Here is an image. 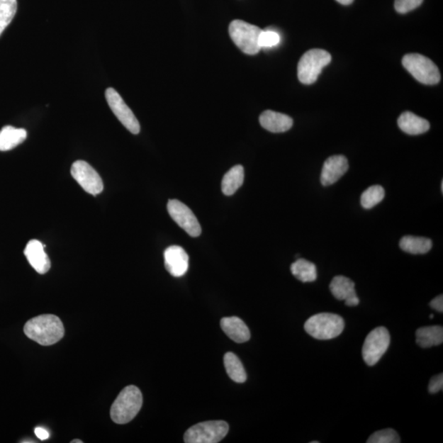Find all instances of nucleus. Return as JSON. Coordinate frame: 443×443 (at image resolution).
<instances>
[{"instance_id": "nucleus-34", "label": "nucleus", "mask_w": 443, "mask_h": 443, "mask_svg": "<svg viewBox=\"0 0 443 443\" xmlns=\"http://www.w3.org/2000/svg\"><path fill=\"white\" fill-rule=\"evenodd\" d=\"M337 1L338 3H340L343 5H349L352 4V2L354 1V0H337Z\"/></svg>"}, {"instance_id": "nucleus-11", "label": "nucleus", "mask_w": 443, "mask_h": 443, "mask_svg": "<svg viewBox=\"0 0 443 443\" xmlns=\"http://www.w3.org/2000/svg\"><path fill=\"white\" fill-rule=\"evenodd\" d=\"M168 212L172 218L191 237H199L201 227L196 215L184 203L177 200L169 201Z\"/></svg>"}, {"instance_id": "nucleus-4", "label": "nucleus", "mask_w": 443, "mask_h": 443, "mask_svg": "<svg viewBox=\"0 0 443 443\" xmlns=\"http://www.w3.org/2000/svg\"><path fill=\"white\" fill-rule=\"evenodd\" d=\"M331 60V55L325 50L313 49L307 51L301 57L297 67L299 81L305 85L313 84L317 81L323 69L330 65Z\"/></svg>"}, {"instance_id": "nucleus-30", "label": "nucleus", "mask_w": 443, "mask_h": 443, "mask_svg": "<svg viewBox=\"0 0 443 443\" xmlns=\"http://www.w3.org/2000/svg\"><path fill=\"white\" fill-rule=\"evenodd\" d=\"M443 389V375L440 374L432 377L429 384V392L434 394L440 392Z\"/></svg>"}, {"instance_id": "nucleus-24", "label": "nucleus", "mask_w": 443, "mask_h": 443, "mask_svg": "<svg viewBox=\"0 0 443 443\" xmlns=\"http://www.w3.org/2000/svg\"><path fill=\"white\" fill-rule=\"evenodd\" d=\"M291 274L302 283H312L317 279V269L313 264L305 259H297L291 266Z\"/></svg>"}, {"instance_id": "nucleus-3", "label": "nucleus", "mask_w": 443, "mask_h": 443, "mask_svg": "<svg viewBox=\"0 0 443 443\" xmlns=\"http://www.w3.org/2000/svg\"><path fill=\"white\" fill-rule=\"evenodd\" d=\"M345 322L340 315L321 313L305 322V330L318 340H330L342 335Z\"/></svg>"}, {"instance_id": "nucleus-8", "label": "nucleus", "mask_w": 443, "mask_h": 443, "mask_svg": "<svg viewBox=\"0 0 443 443\" xmlns=\"http://www.w3.org/2000/svg\"><path fill=\"white\" fill-rule=\"evenodd\" d=\"M391 337L387 328L378 327L370 332L364 340L362 356L369 366L376 364L388 351Z\"/></svg>"}, {"instance_id": "nucleus-13", "label": "nucleus", "mask_w": 443, "mask_h": 443, "mask_svg": "<svg viewBox=\"0 0 443 443\" xmlns=\"http://www.w3.org/2000/svg\"><path fill=\"white\" fill-rule=\"evenodd\" d=\"M349 169L348 160L344 155H332L323 166L320 181L324 186H331L341 179Z\"/></svg>"}, {"instance_id": "nucleus-20", "label": "nucleus", "mask_w": 443, "mask_h": 443, "mask_svg": "<svg viewBox=\"0 0 443 443\" xmlns=\"http://www.w3.org/2000/svg\"><path fill=\"white\" fill-rule=\"evenodd\" d=\"M399 246L405 252L424 254L430 251L432 242L430 238L408 235L400 239Z\"/></svg>"}, {"instance_id": "nucleus-5", "label": "nucleus", "mask_w": 443, "mask_h": 443, "mask_svg": "<svg viewBox=\"0 0 443 443\" xmlns=\"http://www.w3.org/2000/svg\"><path fill=\"white\" fill-rule=\"evenodd\" d=\"M262 30L257 26L244 22L242 20L232 21L229 26V34L238 48L243 53L254 55L259 53L260 48L259 39Z\"/></svg>"}, {"instance_id": "nucleus-38", "label": "nucleus", "mask_w": 443, "mask_h": 443, "mask_svg": "<svg viewBox=\"0 0 443 443\" xmlns=\"http://www.w3.org/2000/svg\"><path fill=\"white\" fill-rule=\"evenodd\" d=\"M311 443H319V442L315 441V442H311Z\"/></svg>"}, {"instance_id": "nucleus-35", "label": "nucleus", "mask_w": 443, "mask_h": 443, "mask_svg": "<svg viewBox=\"0 0 443 443\" xmlns=\"http://www.w3.org/2000/svg\"><path fill=\"white\" fill-rule=\"evenodd\" d=\"M72 443H82L83 442L82 440L79 439H75L74 441L71 442Z\"/></svg>"}, {"instance_id": "nucleus-16", "label": "nucleus", "mask_w": 443, "mask_h": 443, "mask_svg": "<svg viewBox=\"0 0 443 443\" xmlns=\"http://www.w3.org/2000/svg\"><path fill=\"white\" fill-rule=\"evenodd\" d=\"M222 330L227 336L237 343L248 342L251 338V332L245 323L240 318L225 317L221 320Z\"/></svg>"}, {"instance_id": "nucleus-27", "label": "nucleus", "mask_w": 443, "mask_h": 443, "mask_svg": "<svg viewBox=\"0 0 443 443\" xmlns=\"http://www.w3.org/2000/svg\"><path fill=\"white\" fill-rule=\"evenodd\" d=\"M368 443H400V437L393 429H386L374 432L369 437Z\"/></svg>"}, {"instance_id": "nucleus-1", "label": "nucleus", "mask_w": 443, "mask_h": 443, "mask_svg": "<svg viewBox=\"0 0 443 443\" xmlns=\"http://www.w3.org/2000/svg\"><path fill=\"white\" fill-rule=\"evenodd\" d=\"M26 336L43 346H51L65 336V327L58 316L41 315L27 322L24 326Z\"/></svg>"}, {"instance_id": "nucleus-26", "label": "nucleus", "mask_w": 443, "mask_h": 443, "mask_svg": "<svg viewBox=\"0 0 443 443\" xmlns=\"http://www.w3.org/2000/svg\"><path fill=\"white\" fill-rule=\"evenodd\" d=\"M384 196L385 191L383 186L378 185L370 186L362 193L361 197V206L366 210H370V208L379 204L383 200Z\"/></svg>"}, {"instance_id": "nucleus-32", "label": "nucleus", "mask_w": 443, "mask_h": 443, "mask_svg": "<svg viewBox=\"0 0 443 443\" xmlns=\"http://www.w3.org/2000/svg\"><path fill=\"white\" fill-rule=\"evenodd\" d=\"M35 434L40 440H46L50 437L49 432L43 428H40V427L35 430Z\"/></svg>"}, {"instance_id": "nucleus-10", "label": "nucleus", "mask_w": 443, "mask_h": 443, "mask_svg": "<svg viewBox=\"0 0 443 443\" xmlns=\"http://www.w3.org/2000/svg\"><path fill=\"white\" fill-rule=\"evenodd\" d=\"M71 174L89 194L96 196L103 191V184L101 176L86 161H76L72 165Z\"/></svg>"}, {"instance_id": "nucleus-7", "label": "nucleus", "mask_w": 443, "mask_h": 443, "mask_svg": "<svg viewBox=\"0 0 443 443\" xmlns=\"http://www.w3.org/2000/svg\"><path fill=\"white\" fill-rule=\"evenodd\" d=\"M229 426L225 421L213 420L197 424L185 432L186 443H217L225 437Z\"/></svg>"}, {"instance_id": "nucleus-29", "label": "nucleus", "mask_w": 443, "mask_h": 443, "mask_svg": "<svg viewBox=\"0 0 443 443\" xmlns=\"http://www.w3.org/2000/svg\"><path fill=\"white\" fill-rule=\"evenodd\" d=\"M424 0H395V9L399 13H406L420 6Z\"/></svg>"}, {"instance_id": "nucleus-23", "label": "nucleus", "mask_w": 443, "mask_h": 443, "mask_svg": "<svg viewBox=\"0 0 443 443\" xmlns=\"http://www.w3.org/2000/svg\"><path fill=\"white\" fill-rule=\"evenodd\" d=\"M224 366L228 376L234 382L242 383L246 382L247 375L243 364L235 354L228 352L223 358Z\"/></svg>"}, {"instance_id": "nucleus-21", "label": "nucleus", "mask_w": 443, "mask_h": 443, "mask_svg": "<svg viewBox=\"0 0 443 443\" xmlns=\"http://www.w3.org/2000/svg\"><path fill=\"white\" fill-rule=\"evenodd\" d=\"M330 288L332 296L338 301H346L357 296L354 281L345 276H336L333 278Z\"/></svg>"}, {"instance_id": "nucleus-31", "label": "nucleus", "mask_w": 443, "mask_h": 443, "mask_svg": "<svg viewBox=\"0 0 443 443\" xmlns=\"http://www.w3.org/2000/svg\"><path fill=\"white\" fill-rule=\"evenodd\" d=\"M430 306L432 309H434L437 312H443V296L442 295L437 296L434 300L430 302Z\"/></svg>"}, {"instance_id": "nucleus-36", "label": "nucleus", "mask_w": 443, "mask_h": 443, "mask_svg": "<svg viewBox=\"0 0 443 443\" xmlns=\"http://www.w3.org/2000/svg\"><path fill=\"white\" fill-rule=\"evenodd\" d=\"M441 189H442V192L443 191V181L442 182Z\"/></svg>"}, {"instance_id": "nucleus-22", "label": "nucleus", "mask_w": 443, "mask_h": 443, "mask_svg": "<svg viewBox=\"0 0 443 443\" xmlns=\"http://www.w3.org/2000/svg\"><path fill=\"white\" fill-rule=\"evenodd\" d=\"M244 168L242 165L234 166L224 175L222 180V191L225 196H232L243 184Z\"/></svg>"}, {"instance_id": "nucleus-12", "label": "nucleus", "mask_w": 443, "mask_h": 443, "mask_svg": "<svg viewBox=\"0 0 443 443\" xmlns=\"http://www.w3.org/2000/svg\"><path fill=\"white\" fill-rule=\"evenodd\" d=\"M164 265L172 276L176 278L181 277L189 268V254L181 247H169L164 252Z\"/></svg>"}, {"instance_id": "nucleus-9", "label": "nucleus", "mask_w": 443, "mask_h": 443, "mask_svg": "<svg viewBox=\"0 0 443 443\" xmlns=\"http://www.w3.org/2000/svg\"><path fill=\"white\" fill-rule=\"evenodd\" d=\"M106 98L108 106L120 123L126 128L130 133L137 135L140 131V126L137 118L121 96L113 88H108L106 91Z\"/></svg>"}, {"instance_id": "nucleus-25", "label": "nucleus", "mask_w": 443, "mask_h": 443, "mask_svg": "<svg viewBox=\"0 0 443 443\" xmlns=\"http://www.w3.org/2000/svg\"><path fill=\"white\" fill-rule=\"evenodd\" d=\"M17 9V0H0V35L11 23Z\"/></svg>"}, {"instance_id": "nucleus-6", "label": "nucleus", "mask_w": 443, "mask_h": 443, "mask_svg": "<svg viewBox=\"0 0 443 443\" xmlns=\"http://www.w3.org/2000/svg\"><path fill=\"white\" fill-rule=\"evenodd\" d=\"M403 65L415 79L425 85H435L441 80L439 69L424 55L410 54L403 57Z\"/></svg>"}, {"instance_id": "nucleus-18", "label": "nucleus", "mask_w": 443, "mask_h": 443, "mask_svg": "<svg viewBox=\"0 0 443 443\" xmlns=\"http://www.w3.org/2000/svg\"><path fill=\"white\" fill-rule=\"evenodd\" d=\"M28 133L23 128L5 126L0 130V151L11 150L27 139Z\"/></svg>"}, {"instance_id": "nucleus-2", "label": "nucleus", "mask_w": 443, "mask_h": 443, "mask_svg": "<svg viewBox=\"0 0 443 443\" xmlns=\"http://www.w3.org/2000/svg\"><path fill=\"white\" fill-rule=\"evenodd\" d=\"M143 398L142 392L135 386H128L112 405L111 419L118 425H125L132 421L142 409Z\"/></svg>"}, {"instance_id": "nucleus-37", "label": "nucleus", "mask_w": 443, "mask_h": 443, "mask_svg": "<svg viewBox=\"0 0 443 443\" xmlns=\"http://www.w3.org/2000/svg\"><path fill=\"white\" fill-rule=\"evenodd\" d=\"M434 315H430V319H432V318H434Z\"/></svg>"}, {"instance_id": "nucleus-33", "label": "nucleus", "mask_w": 443, "mask_h": 443, "mask_svg": "<svg viewBox=\"0 0 443 443\" xmlns=\"http://www.w3.org/2000/svg\"><path fill=\"white\" fill-rule=\"evenodd\" d=\"M345 304L347 306H357L359 304V299L357 296L351 297L345 301Z\"/></svg>"}, {"instance_id": "nucleus-17", "label": "nucleus", "mask_w": 443, "mask_h": 443, "mask_svg": "<svg viewBox=\"0 0 443 443\" xmlns=\"http://www.w3.org/2000/svg\"><path fill=\"white\" fill-rule=\"evenodd\" d=\"M398 123L401 131L411 135L424 134L430 128L429 121L411 112L401 113Z\"/></svg>"}, {"instance_id": "nucleus-15", "label": "nucleus", "mask_w": 443, "mask_h": 443, "mask_svg": "<svg viewBox=\"0 0 443 443\" xmlns=\"http://www.w3.org/2000/svg\"><path fill=\"white\" fill-rule=\"evenodd\" d=\"M259 123L269 132L280 133L288 132L293 127V120L286 114L266 111L260 116Z\"/></svg>"}, {"instance_id": "nucleus-14", "label": "nucleus", "mask_w": 443, "mask_h": 443, "mask_svg": "<svg viewBox=\"0 0 443 443\" xmlns=\"http://www.w3.org/2000/svg\"><path fill=\"white\" fill-rule=\"evenodd\" d=\"M45 245L38 240H30L25 248L24 254L29 264L40 274H45L50 269L51 263L45 252Z\"/></svg>"}, {"instance_id": "nucleus-28", "label": "nucleus", "mask_w": 443, "mask_h": 443, "mask_svg": "<svg viewBox=\"0 0 443 443\" xmlns=\"http://www.w3.org/2000/svg\"><path fill=\"white\" fill-rule=\"evenodd\" d=\"M280 35L274 30H264L260 33L259 44L260 48L267 49L272 48L280 43Z\"/></svg>"}, {"instance_id": "nucleus-19", "label": "nucleus", "mask_w": 443, "mask_h": 443, "mask_svg": "<svg viewBox=\"0 0 443 443\" xmlns=\"http://www.w3.org/2000/svg\"><path fill=\"white\" fill-rule=\"evenodd\" d=\"M443 342L442 326H429L419 328L416 331V343L422 348L439 346Z\"/></svg>"}]
</instances>
